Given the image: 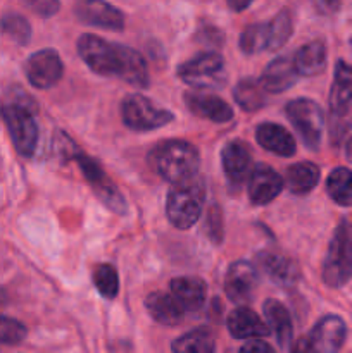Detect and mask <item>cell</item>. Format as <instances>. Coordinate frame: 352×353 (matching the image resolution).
<instances>
[{
	"mask_svg": "<svg viewBox=\"0 0 352 353\" xmlns=\"http://www.w3.org/2000/svg\"><path fill=\"white\" fill-rule=\"evenodd\" d=\"M206 283L193 276H182L171 281V295L178 300L185 312H195L204 307L206 302Z\"/></svg>",
	"mask_w": 352,
	"mask_h": 353,
	"instance_id": "cell-22",
	"label": "cell"
},
{
	"mask_svg": "<svg viewBox=\"0 0 352 353\" xmlns=\"http://www.w3.org/2000/svg\"><path fill=\"white\" fill-rule=\"evenodd\" d=\"M206 202V185L199 176L171 186L166 200L169 223L178 230H188L200 219Z\"/></svg>",
	"mask_w": 352,
	"mask_h": 353,
	"instance_id": "cell-4",
	"label": "cell"
},
{
	"mask_svg": "<svg viewBox=\"0 0 352 353\" xmlns=\"http://www.w3.org/2000/svg\"><path fill=\"white\" fill-rule=\"evenodd\" d=\"M240 353H275L271 345L262 340H251L240 348Z\"/></svg>",
	"mask_w": 352,
	"mask_h": 353,
	"instance_id": "cell-36",
	"label": "cell"
},
{
	"mask_svg": "<svg viewBox=\"0 0 352 353\" xmlns=\"http://www.w3.org/2000/svg\"><path fill=\"white\" fill-rule=\"evenodd\" d=\"M238 43H240V50L248 55L269 50V24L255 23L247 26L242 31Z\"/></svg>",
	"mask_w": 352,
	"mask_h": 353,
	"instance_id": "cell-29",
	"label": "cell"
},
{
	"mask_svg": "<svg viewBox=\"0 0 352 353\" xmlns=\"http://www.w3.org/2000/svg\"><path fill=\"white\" fill-rule=\"evenodd\" d=\"M226 326L231 336L237 340H259L271 333L268 324L247 307H238L231 310Z\"/></svg>",
	"mask_w": 352,
	"mask_h": 353,
	"instance_id": "cell-16",
	"label": "cell"
},
{
	"mask_svg": "<svg viewBox=\"0 0 352 353\" xmlns=\"http://www.w3.org/2000/svg\"><path fill=\"white\" fill-rule=\"evenodd\" d=\"M352 278V233L347 223L335 231L323 264V281L330 288H342Z\"/></svg>",
	"mask_w": 352,
	"mask_h": 353,
	"instance_id": "cell-5",
	"label": "cell"
},
{
	"mask_svg": "<svg viewBox=\"0 0 352 353\" xmlns=\"http://www.w3.org/2000/svg\"><path fill=\"white\" fill-rule=\"evenodd\" d=\"M75 14L81 23L90 26L113 31H121L124 28L123 12L106 0H78Z\"/></svg>",
	"mask_w": 352,
	"mask_h": 353,
	"instance_id": "cell-10",
	"label": "cell"
},
{
	"mask_svg": "<svg viewBox=\"0 0 352 353\" xmlns=\"http://www.w3.org/2000/svg\"><path fill=\"white\" fill-rule=\"evenodd\" d=\"M26 3L28 9L33 10L35 14L41 17H50L59 12L61 9V2L59 0H23Z\"/></svg>",
	"mask_w": 352,
	"mask_h": 353,
	"instance_id": "cell-35",
	"label": "cell"
},
{
	"mask_svg": "<svg viewBox=\"0 0 352 353\" xmlns=\"http://www.w3.org/2000/svg\"><path fill=\"white\" fill-rule=\"evenodd\" d=\"M321 171L314 162H297L286 169L285 185L293 195H307L320 183Z\"/></svg>",
	"mask_w": 352,
	"mask_h": 353,
	"instance_id": "cell-24",
	"label": "cell"
},
{
	"mask_svg": "<svg viewBox=\"0 0 352 353\" xmlns=\"http://www.w3.org/2000/svg\"><path fill=\"white\" fill-rule=\"evenodd\" d=\"M145 309L155 323L162 326H176L185 317V309L173 295L162 292H154L145 299Z\"/></svg>",
	"mask_w": 352,
	"mask_h": 353,
	"instance_id": "cell-21",
	"label": "cell"
},
{
	"mask_svg": "<svg viewBox=\"0 0 352 353\" xmlns=\"http://www.w3.org/2000/svg\"><path fill=\"white\" fill-rule=\"evenodd\" d=\"M345 155H347V159H349V161L352 162V137L349 138V141H347V147H345Z\"/></svg>",
	"mask_w": 352,
	"mask_h": 353,
	"instance_id": "cell-39",
	"label": "cell"
},
{
	"mask_svg": "<svg viewBox=\"0 0 352 353\" xmlns=\"http://www.w3.org/2000/svg\"><path fill=\"white\" fill-rule=\"evenodd\" d=\"M121 117L133 131H154L175 119V114L155 105L144 95H126L121 103Z\"/></svg>",
	"mask_w": 352,
	"mask_h": 353,
	"instance_id": "cell-7",
	"label": "cell"
},
{
	"mask_svg": "<svg viewBox=\"0 0 352 353\" xmlns=\"http://www.w3.org/2000/svg\"><path fill=\"white\" fill-rule=\"evenodd\" d=\"M173 353H214V336L209 330H193L173 341Z\"/></svg>",
	"mask_w": 352,
	"mask_h": 353,
	"instance_id": "cell-28",
	"label": "cell"
},
{
	"mask_svg": "<svg viewBox=\"0 0 352 353\" xmlns=\"http://www.w3.org/2000/svg\"><path fill=\"white\" fill-rule=\"evenodd\" d=\"M221 164L228 181L233 185H242L252 174V154L251 148L242 140H231L221 150Z\"/></svg>",
	"mask_w": 352,
	"mask_h": 353,
	"instance_id": "cell-14",
	"label": "cell"
},
{
	"mask_svg": "<svg viewBox=\"0 0 352 353\" xmlns=\"http://www.w3.org/2000/svg\"><path fill=\"white\" fill-rule=\"evenodd\" d=\"M292 61L299 76L321 74L326 68V45L321 40L309 41L295 52Z\"/></svg>",
	"mask_w": 352,
	"mask_h": 353,
	"instance_id": "cell-23",
	"label": "cell"
},
{
	"mask_svg": "<svg viewBox=\"0 0 352 353\" xmlns=\"http://www.w3.org/2000/svg\"><path fill=\"white\" fill-rule=\"evenodd\" d=\"M290 353H314L313 348H311L309 340L307 338H300L295 343L290 347Z\"/></svg>",
	"mask_w": 352,
	"mask_h": 353,
	"instance_id": "cell-37",
	"label": "cell"
},
{
	"mask_svg": "<svg viewBox=\"0 0 352 353\" xmlns=\"http://www.w3.org/2000/svg\"><path fill=\"white\" fill-rule=\"evenodd\" d=\"M297 78H299V72L292 59L278 57L269 62L259 83L266 93H282L292 88L297 83Z\"/></svg>",
	"mask_w": 352,
	"mask_h": 353,
	"instance_id": "cell-17",
	"label": "cell"
},
{
	"mask_svg": "<svg viewBox=\"0 0 352 353\" xmlns=\"http://www.w3.org/2000/svg\"><path fill=\"white\" fill-rule=\"evenodd\" d=\"M183 100L190 112L202 119L213 121V123H228L235 116L233 109L223 99L206 92V90H190L183 95Z\"/></svg>",
	"mask_w": 352,
	"mask_h": 353,
	"instance_id": "cell-12",
	"label": "cell"
},
{
	"mask_svg": "<svg viewBox=\"0 0 352 353\" xmlns=\"http://www.w3.org/2000/svg\"><path fill=\"white\" fill-rule=\"evenodd\" d=\"M81 61L100 76H117L137 88L148 86V68L144 55L126 45L109 43L95 34L85 33L78 38Z\"/></svg>",
	"mask_w": 352,
	"mask_h": 353,
	"instance_id": "cell-1",
	"label": "cell"
},
{
	"mask_svg": "<svg viewBox=\"0 0 352 353\" xmlns=\"http://www.w3.org/2000/svg\"><path fill=\"white\" fill-rule=\"evenodd\" d=\"M37 112L35 100L19 88L7 93L6 102L0 107V116L6 121L14 147L24 157H31L38 143Z\"/></svg>",
	"mask_w": 352,
	"mask_h": 353,
	"instance_id": "cell-2",
	"label": "cell"
},
{
	"mask_svg": "<svg viewBox=\"0 0 352 353\" xmlns=\"http://www.w3.org/2000/svg\"><path fill=\"white\" fill-rule=\"evenodd\" d=\"M255 140L268 152L280 157H292L297 150V143L292 134L283 126L275 123H262L255 130Z\"/></svg>",
	"mask_w": 352,
	"mask_h": 353,
	"instance_id": "cell-19",
	"label": "cell"
},
{
	"mask_svg": "<svg viewBox=\"0 0 352 353\" xmlns=\"http://www.w3.org/2000/svg\"><path fill=\"white\" fill-rule=\"evenodd\" d=\"M257 264L261 271L282 286H292L299 281L300 269L292 259H286L275 252H262L257 255Z\"/></svg>",
	"mask_w": 352,
	"mask_h": 353,
	"instance_id": "cell-18",
	"label": "cell"
},
{
	"mask_svg": "<svg viewBox=\"0 0 352 353\" xmlns=\"http://www.w3.org/2000/svg\"><path fill=\"white\" fill-rule=\"evenodd\" d=\"M233 99L242 109L247 112H254L266 103V92L257 79L245 78L235 85Z\"/></svg>",
	"mask_w": 352,
	"mask_h": 353,
	"instance_id": "cell-26",
	"label": "cell"
},
{
	"mask_svg": "<svg viewBox=\"0 0 352 353\" xmlns=\"http://www.w3.org/2000/svg\"><path fill=\"white\" fill-rule=\"evenodd\" d=\"M224 61L217 52H204L178 68V78L197 90L224 85Z\"/></svg>",
	"mask_w": 352,
	"mask_h": 353,
	"instance_id": "cell-8",
	"label": "cell"
},
{
	"mask_svg": "<svg viewBox=\"0 0 352 353\" xmlns=\"http://www.w3.org/2000/svg\"><path fill=\"white\" fill-rule=\"evenodd\" d=\"M252 2H254V0H226L228 7H230L233 12H242V10L247 9Z\"/></svg>",
	"mask_w": 352,
	"mask_h": 353,
	"instance_id": "cell-38",
	"label": "cell"
},
{
	"mask_svg": "<svg viewBox=\"0 0 352 353\" xmlns=\"http://www.w3.org/2000/svg\"><path fill=\"white\" fill-rule=\"evenodd\" d=\"M204 230H206V234L213 243H221V240H223V216H221V209L217 205H213L207 210Z\"/></svg>",
	"mask_w": 352,
	"mask_h": 353,
	"instance_id": "cell-34",
	"label": "cell"
},
{
	"mask_svg": "<svg viewBox=\"0 0 352 353\" xmlns=\"http://www.w3.org/2000/svg\"><path fill=\"white\" fill-rule=\"evenodd\" d=\"M150 164L164 181L176 185L197 176L200 154L197 147L188 141L169 140L154 148L150 154Z\"/></svg>",
	"mask_w": 352,
	"mask_h": 353,
	"instance_id": "cell-3",
	"label": "cell"
},
{
	"mask_svg": "<svg viewBox=\"0 0 352 353\" xmlns=\"http://www.w3.org/2000/svg\"><path fill=\"white\" fill-rule=\"evenodd\" d=\"M28 330L19 321L0 316V345H17L26 338Z\"/></svg>",
	"mask_w": 352,
	"mask_h": 353,
	"instance_id": "cell-33",
	"label": "cell"
},
{
	"mask_svg": "<svg viewBox=\"0 0 352 353\" xmlns=\"http://www.w3.org/2000/svg\"><path fill=\"white\" fill-rule=\"evenodd\" d=\"M285 114L300 134L304 145L311 150L320 148L324 130V114L320 103L309 99H295L286 103Z\"/></svg>",
	"mask_w": 352,
	"mask_h": 353,
	"instance_id": "cell-6",
	"label": "cell"
},
{
	"mask_svg": "<svg viewBox=\"0 0 352 353\" xmlns=\"http://www.w3.org/2000/svg\"><path fill=\"white\" fill-rule=\"evenodd\" d=\"M257 269L245 261H237L228 268L224 276V292L235 303H245L252 299L257 286Z\"/></svg>",
	"mask_w": 352,
	"mask_h": 353,
	"instance_id": "cell-11",
	"label": "cell"
},
{
	"mask_svg": "<svg viewBox=\"0 0 352 353\" xmlns=\"http://www.w3.org/2000/svg\"><path fill=\"white\" fill-rule=\"evenodd\" d=\"M347 326L338 316H324L309 334V345L314 353H338L345 343Z\"/></svg>",
	"mask_w": 352,
	"mask_h": 353,
	"instance_id": "cell-13",
	"label": "cell"
},
{
	"mask_svg": "<svg viewBox=\"0 0 352 353\" xmlns=\"http://www.w3.org/2000/svg\"><path fill=\"white\" fill-rule=\"evenodd\" d=\"M326 192L330 199L340 207L352 205V171L347 168H337L326 179Z\"/></svg>",
	"mask_w": 352,
	"mask_h": 353,
	"instance_id": "cell-27",
	"label": "cell"
},
{
	"mask_svg": "<svg viewBox=\"0 0 352 353\" xmlns=\"http://www.w3.org/2000/svg\"><path fill=\"white\" fill-rule=\"evenodd\" d=\"M282 176L269 165L259 164L248 178V199L254 205H268L283 192Z\"/></svg>",
	"mask_w": 352,
	"mask_h": 353,
	"instance_id": "cell-15",
	"label": "cell"
},
{
	"mask_svg": "<svg viewBox=\"0 0 352 353\" xmlns=\"http://www.w3.org/2000/svg\"><path fill=\"white\" fill-rule=\"evenodd\" d=\"M24 74L35 88L47 90L57 85L64 74L61 55L52 48L35 52L24 64Z\"/></svg>",
	"mask_w": 352,
	"mask_h": 353,
	"instance_id": "cell-9",
	"label": "cell"
},
{
	"mask_svg": "<svg viewBox=\"0 0 352 353\" xmlns=\"http://www.w3.org/2000/svg\"><path fill=\"white\" fill-rule=\"evenodd\" d=\"M92 281L95 285L97 292L104 299L113 300L119 293V276H117V271L110 264L95 265L92 272Z\"/></svg>",
	"mask_w": 352,
	"mask_h": 353,
	"instance_id": "cell-30",
	"label": "cell"
},
{
	"mask_svg": "<svg viewBox=\"0 0 352 353\" xmlns=\"http://www.w3.org/2000/svg\"><path fill=\"white\" fill-rule=\"evenodd\" d=\"M264 316L268 319L269 330H273L275 333L276 341L280 343V347L286 348L292 341V319H290V314L278 300H266L264 307Z\"/></svg>",
	"mask_w": 352,
	"mask_h": 353,
	"instance_id": "cell-25",
	"label": "cell"
},
{
	"mask_svg": "<svg viewBox=\"0 0 352 353\" xmlns=\"http://www.w3.org/2000/svg\"><path fill=\"white\" fill-rule=\"evenodd\" d=\"M0 30L7 38L19 45H26L31 38L30 23L21 14H6L0 21Z\"/></svg>",
	"mask_w": 352,
	"mask_h": 353,
	"instance_id": "cell-32",
	"label": "cell"
},
{
	"mask_svg": "<svg viewBox=\"0 0 352 353\" xmlns=\"http://www.w3.org/2000/svg\"><path fill=\"white\" fill-rule=\"evenodd\" d=\"M331 112L342 116L352 109V65L338 61L335 65L333 83L330 90Z\"/></svg>",
	"mask_w": 352,
	"mask_h": 353,
	"instance_id": "cell-20",
	"label": "cell"
},
{
	"mask_svg": "<svg viewBox=\"0 0 352 353\" xmlns=\"http://www.w3.org/2000/svg\"><path fill=\"white\" fill-rule=\"evenodd\" d=\"M269 50H278L292 37L293 23L292 14L289 10H282L269 21Z\"/></svg>",
	"mask_w": 352,
	"mask_h": 353,
	"instance_id": "cell-31",
	"label": "cell"
}]
</instances>
